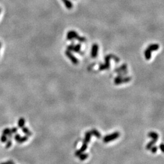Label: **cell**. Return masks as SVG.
Segmentation results:
<instances>
[{
    "label": "cell",
    "instance_id": "1",
    "mask_svg": "<svg viewBox=\"0 0 164 164\" xmlns=\"http://www.w3.org/2000/svg\"><path fill=\"white\" fill-rule=\"evenodd\" d=\"M111 59H114L116 63H119V58H118L117 57L114 55L112 54L108 55H106L105 58V63H104V64H100V65L99 66V68H98L99 71H103V70L109 69L110 66L109 62L110 60Z\"/></svg>",
    "mask_w": 164,
    "mask_h": 164
},
{
    "label": "cell",
    "instance_id": "2",
    "mask_svg": "<svg viewBox=\"0 0 164 164\" xmlns=\"http://www.w3.org/2000/svg\"><path fill=\"white\" fill-rule=\"evenodd\" d=\"M66 39L69 41H72L74 39L77 40L80 43H85L86 39L83 37H80L75 30H69L66 35Z\"/></svg>",
    "mask_w": 164,
    "mask_h": 164
},
{
    "label": "cell",
    "instance_id": "3",
    "mask_svg": "<svg viewBox=\"0 0 164 164\" xmlns=\"http://www.w3.org/2000/svg\"><path fill=\"white\" fill-rule=\"evenodd\" d=\"M131 80V77H123V76H120L117 75L116 78H114V84L116 85H119L120 84L130 82Z\"/></svg>",
    "mask_w": 164,
    "mask_h": 164
},
{
    "label": "cell",
    "instance_id": "4",
    "mask_svg": "<svg viewBox=\"0 0 164 164\" xmlns=\"http://www.w3.org/2000/svg\"><path fill=\"white\" fill-rule=\"evenodd\" d=\"M119 136H120V133L119 132H114L112 134H108V135H106V136L104 137L103 140L105 143H108L112 141V140H116L118 137H119Z\"/></svg>",
    "mask_w": 164,
    "mask_h": 164
},
{
    "label": "cell",
    "instance_id": "5",
    "mask_svg": "<svg viewBox=\"0 0 164 164\" xmlns=\"http://www.w3.org/2000/svg\"><path fill=\"white\" fill-rule=\"evenodd\" d=\"M81 47H82V46H81V44L80 43L75 44V45L74 44H72L71 45H69L67 47V50L71 51V52L79 53L80 54H82L83 53L81 52Z\"/></svg>",
    "mask_w": 164,
    "mask_h": 164
},
{
    "label": "cell",
    "instance_id": "6",
    "mask_svg": "<svg viewBox=\"0 0 164 164\" xmlns=\"http://www.w3.org/2000/svg\"><path fill=\"white\" fill-rule=\"evenodd\" d=\"M114 71L117 72V73H118L119 75L123 77L125 75H126L128 74L127 65H126V64H123L120 68L116 69Z\"/></svg>",
    "mask_w": 164,
    "mask_h": 164
},
{
    "label": "cell",
    "instance_id": "7",
    "mask_svg": "<svg viewBox=\"0 0 164 164\" xmlns=\"http://www.w3.org/2000/svg\"><path fill=\"white\" fill-rule=\"evenodd\" d=\"M65 55H66V57L71 61L73 64H77L78 63V58H76L74 55L72 54V52L71 51H68V50H66L65 51Z\"/></svg>",
    "mask_w": 164,
    "mask_h": 164
},
{
    "label": "cell",
    "instance_id": "8",
    "mask_svg": "<svg viewBox=\"0 0 164 164\" xmlns=\"http://www.w3.org/2000/svg\"><path fill=\"white\" fill-rule=\"evenodd\" d=\"M98 51V46L97 44H94L92 46V49H91V57L92 58H95L97 57Z\"/></svg>",
    "mask_w": 164,
    "mask_h": 164
},
{
    "label": "cell",
    "instance_id": "9",
    "mask_svg": "<svg viewBox=\"0 0 164 164\" xmlns=\"http://www.w3.org/2000/svg\"><path fill=\"white\" fill-rule=\"evenodd\" d=\"M88 148V145L86 144H83V145H82V146L80 147V148L78 150L76 151L75 153V156H79L81 154H82V153H83L86 150V149Z\"/></svg>",
    "mask_w": 164,
    "mask_h": 164
},
{
    "label": "cell",
    "instance_id": "10",
    "mask_svg": "<svg viewBox=\"0 0 164 164\" xmlns=\"http://www.w3.org/2000/svg\"><path fill=\"white\" fill-rule=\"evenodd\" d=\"M91 136L92 135H91V133L90 131H88V132H86V133H85V139H83V144H88L90 140H91Z\"/></svg>",
    "mask_w": 164,
    "mask_h": 164
},
{
    "label": "cell",
    "instance_id": "11",
    "mask_svg": "<svg viewBox=\"0 0 164 164\" xmlns=\"http://www.w3.org/2000/svg\"><path fill=\"white\" fill-rule=\"evenodd\" d=\"M90 132H91V135H92V136H94L95 137H97L98 139H100V138H101L102 135H101V134L100 133V132H99L98 130H96V129H92L91 131H90Z\"/></svg>",
    "mask_w": 164,
    "mask_h": 164
},
{
    "label": "cell",
    "instance_id": "12",
    "mask_svg": "<svg viewBox=\"0 0 164 164\" xmlns=\"http://www.w3.org/2000/svg\"><path fill=\"white\" fill-rule=\"evenodd\" d=\"M147 48L149 50H150L151 52H153V51H156L158 50L159 48V46L157 44H151L148 46Z\"/></svg>",
    "mask_w": 164,
    "mask_h": 164
},
{
    "label": "cell",
    "instance_id": "13",
    "mask_svg": "<svg viewBox=\"0 0 164 164\" xmlns=\"http://www.w3.org/2000/svg\"><path fill=\"white\" fill-rule=\"evenodd\" d=\"M62 1L63 2L66 7L68 9H71L73 7V4L69 0H62Z\"/></svg>",
    "mask_w": 164,
    "mask_h": 164
},
{
    "label": "cell",
    "instance_id": "14",
    "mask_svg": "<svg viewBox=\"0 0 164 164\" xmlns=\"http://www.w3.org/2000/svg\"><path fill=\"white\" fill-rule=\"evenodd\" d=\"M151 51L150 50L146 48V50L145 51V52H144V54H145V57L146 58V60H149L151 59Z\"/></svg>",
    "mask_w": 164,
    "mask_h": 164
},
{
    "label": "cell",
    "instance_id": "15",
    "mask_svg": "<svg viewBox=\"0 0 164 164\" xmlns=\"http://www.w3.org/2000/svg\"><path fill=\"white\" fill-rule=\"evenodd\" d=\"M157 141V140H156V139H153L151 141L148 142V144L146 146V149L147 150H150L151 149V148L153 145H155Z\"/></svg>",
    "mask_w": 164,
    "mask_h": 164
},
{
    "label": "cell",
    "instance_id": "16",
    "mask_svg": "<svg viewBox=\"0 0 164 164\" xmlns=\"http://www.w3.org/2000/svg\"><path fill=\"white\" fill-rule=\"evenodd\" d=\"M148 136L152 138L153 139H156V140H158V138H159V135H158L157 133H156V132H153V131L150 132L148 134Z\"/></svg>",
    "mask_w": 164,
    "mask_h": 164
},
{
    "label": "cell",
    "instance_id": "17",
    "mask_svg": "<svg viewBox=\"0 0 164 164\" xmlns=\"http://www.w3.org/2000/svg\"><path fill=\"white\" fill-rule=\"evenodd\" d=\"M12 134L13 133H12L11 130H10L9 128H6L5 130H4L3 131V134H4V135H6V136L7 135L9 138L11 137Z\"/></svg>",
    "mask_w": 164,
    "mask_h": 164
},
{
    "label": "cell",
    "instance_id": "18",
    "mask_svg": "<svg viewBox=\"0 0 164 164\" xmlns=\"http://www.w3.org/2000/svg\"><path fill=\"white\" fill-rule=\"evenodd\" d=\"M21 128H22V131H23L24 134H26L27 136H32V133L30 131H29V130L27 128L24 127H24Z\"/></svg>",
    "mask_w": 164,
    "mask_h": 164
},
{
    "label": "cell",
    "instance_id": "19",
    "mask_svg": "<svg viewBox=\"0 0 164 164\" xmlns=\"http://www.w3.org/2000/svg\"><path fill=\"white\" fill-rule=\"evenodd\" d=\"M24 124H25V119L24 118H20L18 122V125L20 128H23L24 126Z\"/></svg>",
    "mask_w": 164,
    "mask_h": 164
},
{
    "label": "cell",
    "instance_id": "20",
    "mask_svg": "<svg viewBox=\"0 0 164 164\" xmlns=\"http://www.w3.org/2000/svg\"><path fill=\"white\" fill-rule=\"evenodd\" d=\"M78 157H79V159L80 160H85L88 157V154H87V153H82Z\"/></svg>",
    "mask_w": 164,
    "mask_h": 164
},
{
    "label": "cell",
    "instance_id": "21",
    "mask_svg": "<svg viewBox=\"0 0 164 164\" xmlns=\"http://www.w3.org/2000/svg\"><path fill=\"white\" fill-rule=\"evenodd\" d=\"M27 140H28V136H24V137H21V138L20 139V140H18V142L19 143V144H22V143L27 141Z\"/></svg>",
    "mask_w": 164,
    "mask_h": 164
},
{
    "label": "cell",
    "instance_id": "22",
    "mask_svg": "<svg viewBox=\"0 0 164 164\" xmlns=\"http://www.w3.org/2000/svg\"><path fill=\"white\" fill-rule=\"evenodd\" d=\"M157 146H155V145H153V146H152L151 148V152L153 153H156L157 152Z\"/></svg>",
    "mask_w": 164,
    "mask_h": 164
},
{
    "label": "cell",
    "instance_id": "23",
    "mask_svg": "<svg viewBox=\"0 0 164 164\" xmlns=\"http://www.w3.org/2000/svg\"><path fill=\"white\" fill-rule=\"evenodd\" d=\"M7 137L6 136L4 135V134H2L1 137V142L3 143L6 142L7 141Z\"/></svg>",
    "mask_w": 164,
    "mask_h": 164
},
{
    "label": "cell",
    "instance_id": "24",
    "mask_svg": "<svg viewBox=\"0 0 164 164\" xmlns=\"http://www.w3.org/2000/svg\"><path fill=\"white\" fill-rule=\"evenodd\" d=\"M12 145V141L11 140H9V141L7 142V144L6 146V148H9V147H10Z\"/></svg>",
    "mask_w": 164,
    "mask_h": 164
},
{
    "label": "cell",
    "instance_id": "25",
    "mask_svg": "<svg viewBox=\"0 0 164 164\" xmlns=\"http://www.w3.org/2000/svg\"><path fill=\"white\" fill-rule=\"evenodd\" d=\"M20 138H21V136L20 134H16V135H15V140H16V141L18 142V140H20Z\"/></svg>",
    "mask_w": 164,
    "mask_h": 164
},
{
    "label": "cell",
    "instance_id": "26",
    "mask_svg": "<svg viewBox=\"0 0 164 164\" xmlns=\"http://www.w3.org/2000/svg\"><path fill=\"white\" fill-rule=\"evenodd\" d=\"M159 148H160L161 151L163 153V152H164V144H163V143H161V144H160V145H159Z\"/></svg>",
    "mask_w": 164,
    "mask_h": 164
},
{
    "label": "cell",
    "instance_id": "27",
    "mask_svg": "<svg viewBox=\"0 0 164 164\" xmlns=\"http://www.w3.org/2000/svg\"><path fill=\"white\" fill-rule=\"evenodd\" d=\"M14 164V162H13L12 161H7L6 162L2 163V164Z\"/></svg>",
    "mask_w": 164,
    "mask_h": 164
},
{
    "label": "cell",
    "instance_id": "28",
    "mask_svg": "<svg viewBox=\"0 0 164 164\" xmlns=\"http://www.w3.org/2000/svg\"><path fill=\"white\" fill-rule=\"evenodd\" d=\"M11 131H12V133H16V131H17V128H14L12 129Z\"/></svg>",
    "mask_w": 164,
    "mask_h": 164
},
{
    "label": "cell",
    "instance_id": "29",
    "mask_svg": "<svg viewBox=\"0 0 164 164\" xmlns=\"http://www.w3.org/2000/svg\"><path fill=\"white\" fill-rule=\"evenodd\" d=\"M1 43L0 42V49H1Z\"/></svg>",
    "mask_w": 164,
    "mask_h": 164
},
{
    "label": "cell",
    "instance_id": "30",
    "mask_svg": "<svg viewBox=\"0 0 164 164\" xmlns=\"http://www.w3.org/2000/svg\"><path fill=\"white\" fill-rule=\"evenodd\" d=\"M1 9H0V14H1Z\"/></svg>",
    "mask_w": 164,
    "mask_h": 164
}]
</instances>
